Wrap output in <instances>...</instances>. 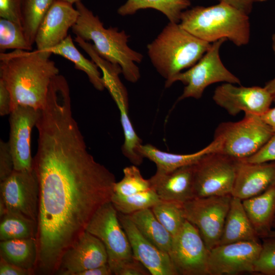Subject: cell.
I'll list each match as a JSON object with an SVG mask.
<instances>
[{
    "label": "cell",
    "mask_w": 275,
    "mask_h": 275,
    "mask_svg": "<svg viewBox=\"0 0 275 275\" xmlns=\"http://www.w3.org/2000/svg\"><path fill=\"white\" fill-rule=\"evenodd\" d=\"M33 168L39 184L36 268L57 272L66 251L83 233L96 212L111 202L114 175L97 162L72 112L43 114Z\"/></svg>",
    "instance_id": "1"
},
{
    "label": "cell",
    "mask_w": 275,
    "mask_h": 275,
    "mask_svg": "<svg viewBox=\"0 0 275 275\" xmlns=\"http://www.w3.org/2000/svg\"><path fill=\"white\" fill-rule=\"evenodd\" d=\"M48 51L15 49L0 53V79L9 90L11 111L18 105L41 110L52 79L59 74Z\"/></svg>",
    "instance_id": "2"
},
{
    "label": "cell",
    "mask_w": 275,
    "mask_h": 275,
    "mask_svg": "<svg viewBox=\"0 0 275 275\" xmlns=\"http://www.w3.org/2000/svg\"><path fill=\"white\" fill-rule=\"evenodd\" d=\"M75 4L79 16L71 28L73 33L86 41H92L98 55L112 64L119 65L127 81L137 82L141 74L135 63H140L143 56L127 45L129 35L123 30L119 31L116 27L105 28L98 16L81 1Z\"/></svg>",
    "instance_id": "3"
},
{
    "label": "cell",
    "mask_w": 275,
    "mask_h": 275,
    "mask_svg": "<svg viewBox=\"0 0 275 275\" xmlns=\"http://www.w3.org/2000/svg\"><path fill=\"white\" fill-rule=\"evenodd\" d=\"M179 24L194 36L210 43L225 38L240 47L248 44L250 39L249 15L223 2L186 9L181 14Z\"/></svg>",
    "instance_id": "4"
},
{
    "label": "cell",
    "mask_w": 275,
    "mask_h": 275,
    "mask_svg": "<svg viewBox=\"0 0 275 275\" xmlns=\"http://www.w3.org/2000/svg\"><path fill=\"white\" fill-rule=\"evenodd\" d=\"M211 45L179 23L169 22L147 48L152 64L167 81L194 66Z\"/></svg>",
    "instance_id": "5"
},
{
    "label": "cell",
    "mask_w": 275,
    "mask_h": 275,
    "mask_svg": "<svg viewBox=\"0 0 275 275\" xmlns=\"http://www.w3.org/2000/svg\"><path fill=\"white\" fill-rule=\"evenodd\" d=\"M273 133L260 116L245 114L239 121L221 123L214 139L219 143V153L242 160L255 153Z\"/></svg>",
    "instance_id": "6"
},
{
    "label": "cell",
    "mask_w": 275,
    "mask_h": 275,
    "mask_svg": "<svg viewBox=\"0 0 275 275\" xmlns=\"http://www.w3.org/2000/svg\"><path fill=\"white\" fill-rule=\"evenodd\" d=\"M226 40L223 38L212 43L210 48L194 66L165 81L166 88L177 81L185 85L177 101L187 98L199 99L208 86L216 82L240 84V79L226 68L219 56L220 48Z\"/></svg>",
    "instance_id": "7"
},
{
    "label": "cell",
    "mask_w": 275,
    "mask_h": 275,
    "mask_svg": "<svg viewBox=\"0 0 275 275\" xmlns=\"http://www.w3.org/2000/svg\"><path fill=\"white\" fill-rule=\"evenodd\" d=\"M86 231L104 244L108 256L107 264L113 274L135 258L128 237L119 221L118 211L111 202L102 206L94 214Z\"/></svg>",
    "instance_id": "8"
},
{
    "label": "cell",
    "mask_w": 275,
    "mask_h": 275,
    "mask_svg": "<svg viewBox=\"0 0 275 275\" xmlns=\"http://www.w3.org/2000/svg\"><path fill=\"white\" fill-rule=\"evenodd\" d=\"M231 198L195 197L182 204L185 218L197 228L209 251L219 243Z\"/></svg>",
    "instance_id": "9"
},
{
    "label": "cell",
    "mask_w": 275,
    "mask_h": 275,
    "mask_svg": "<svg viewBox=\"0 0 275 275\" xmlns=\"http://www.w3.org/2000/svg\"><path fill=\"white\" fill-rule=\"evenodd\" d=\"M238 161L219 152L203 156L194 164L195 197L231 196Z\"/></svg>",
    "instance_id": "10"
},
{
    "label": "cell",
    "mask_w": 275,
    "mask_h": 275,
    "mask_svg": "<svg viewBox=\"0 0 275 275\" xmlns=\"http://www.w3.org/2000/svg\"><path fill=\"white\" fill-rule=\"evenodd\" d=\"M209 253L198 230L186 220L173 236L168 254L178 274L209 275Z\"/></svg>",
    "instance_id": "11"
},
{
    "label": "cell",
    "mask_w": 275,
    "mask_h": 275,
    "mask_svg": "<svg viewBox=\"0 0 275 275\" xmlns=\"http://www.w3.org/2000/svg\"><path fill=\"white\" fill-rule=\"evenodd\" d=\"M262 248L260 241L218 244L209 251V275H233L254 272Z\"/></svg>",
    "instance_id": "12"
},
{
    "label": "cell",
    "mask_w": 275,
    "mask_h": 275,
    "mask_svg": "<svg viewBox=\"0 0 275 275\" xmlns=\"http://www.w3.org/2000/svg\"><path fill=\"white\" fill-rule=\"evenodd\" d=\"M1 198L7 212L21 213L37 222L39 184L33 168L31 171L14 170L1 182Z\"/></svg>",
    "instance_id": "13"
},
{
    "label": "cell",
    "mask_w": 275,
    "mask_h": 275,
    "mask_svg": "<svg viewBox=\"0 0 275 275\" xmlns=\"http://www.w3.org/2000/svg\"><path fill=\"white\" fill-rule=\"evenodd\" d=\"M40 113V109L18 105L13 108L10 114L8 143L15 170L31 171L33 169L31 134Z\"/></svg>",
    "instance_id": "14"
},
{
    "label": "cell",
    "mask_w": 275,
    "mask_h": 275,
    "mask_svg": "<svg viewBox=\"0 0 275 275\" xmlns=\"http://www.w3.org/2000/svg\"><path fill=\"white\" fill-rule=\"evenodd\" d=\"M212 98L217 105L232 116L244 112L261 116L270 108L273 102L265 87L236 86L229 82L217 86Z\"/></svg>",
    "instance_id": "15"
},
{
    "label": "cell",
    "mask_w": 275,
    "mask_h": 275,
    "mask_svg": "<svg viewBox=\"0 0 275 275\" xmlns=\"http://www.w3.org/2000/svg\"><path fill=\"white\" fill-rule=\"evenodd\" d=\"M107 262L103 242L85 231L63 254L57 273L77 275L81 271L106 265Z\"/></svg>",
    "instance_id": "16"
},
{
    "label": "cell",
    "mask_w": 275,
    "mask_h": 275,
    "mask_svg": "<svg viewBox=\"0 0 275 275\" xmlns=\"http://www.w3.org/2000/svg\"><path fill=\"white\" fill-rule=\"evenodd\" d=\"M118 216L129 239L133 257L151 275H178L168 253L147 240L127 215L118 212Z\"/></svg>",
    "instance_id": "17"
},
{
    "label": "cell",
    "mask_w": 275,
    "mask_h": 275,
    "mask_svg": "<svg viewBox=\"0 0 275 275\" xmlns=\"http://www.w3.org/2000/svg\"><path fill=\"white\" fill-rule=\"evenodd\" d=\"M120 74L119 71L115 70L105 71L102 73V78L105 88L108 91L120 112L124 138L122 152L133 164L138 166L142 163L144 158L138 151L142 140L137 134L130 119L128 93L119 78Z\"/></svg>",
    "instance_id": "18"
},
{
    "label": "cell",
    "mask_w": 275,
    "mask_h": 275,
    "mask_svg": "<svg viewBox=\"0 0 275 275\" xmlns=\"http://www.w3.org/2000/svg\"><path fill=\"white\" fill-rule=\"evenodd\" d=\"M72 5L60 0L54 2L38 29L35 40L37 50L49 51L68 36L79 16Z\"/></svg>",
    "instance_id": "19"
},
{
    "label": "cell",
    "mask_w": 275,
    "mask_h": 275,
    "mask_svg": "<svg viewBox=\"0 0 275 275\" xmlns=\"http://www.w3.org/2000/svg\"><path fill=\"white\" fill-rule=\"evenodd\" d=\"M275 185V161L252 163L239 160L231 196L241 200Z\"/></svg>",
    "instance_id": "20"
},
{
    "label": "cell",
    "mask_w": 275,
    "mask_h": 275,
    "mask_svg": "<svg viewBox=\"0 0 275 275\" xmlns=\"http://www.w3.org/2000/svg\"><path fill=\"white\" fill-rule=\"evenodd\" d=\"M194 164L168 173L156 172L149 179L152 188L160 200L184 203L195 198Z\"/></svg>",
    "instance_id": "21"
},
{
    "label": "cell",
    "mask_w": 275,
    "mask_h": 275,
    "mask_svg": "<svg viewBox=\"0 0 275 275\" xmlns=\"http://www.w3.org/2000/svg\"><path fill=\"white\" fill-rule=\"evenodd\" d=\"M219 147V142L214 139L203 149L190 154L164 152L150 144H142L139 146L138 151L143 158H146L155 164L156 173H164L182 167L194 164L207 154L218 152Z\"/></svg>",
    "instance_id": "22"
},
{
    "label": "cell",
    "mask_w": 275,
    "mask_h": 275,
    "mask_svg": "<svg viewBox=\"0 0 275 275\" xmlns=\"http://www.w3.org/2000/svg\"><path fill=\"white\" fill-rule=\"evenodd\" d=\"M242 203L257 234L261 238L265 237L272 229L275 218V185Z\"/></svg>",
    "instance_id": "23"
},
{
    "label": "cell",
    "mask_w": 275,
    "mask_h": 275,
    "mask_svg": "<svg viewBox=\"0 0 275 275\" xmlns=\"http://www.w3.org/2000/svg\"><path fill=\"white\" fill-rule=\"evenodd\" d=\"M260 241L244 209L242 200L232 196L219 244Z\"/></svg>",
    "instance_id": "24"
},
{
    "label": "cell",
    "mask_w": 275,
    "mask_h": 275,
    "mask_svg": "<svg viewBox=\"0 0 275 275\" xmlns=\"http://www.w3.org/2000/svg\"><path fill=\"white\" fill-rule=\"evenodd\" d=\"M127 215L147 240L169 253L173 236L158 221L151 208L140 210Z\"/></svg>",
    "instance_id": "25"
},
{
    "label": "cell",
    "mask_w": 275,
    "mask_h": 275,
    "mask_svg": "<svg viewBox=\"0 0 275 275\" xmlns=\"http://www.w3.org/2000/svg\"><path fill=\"white\" fill-rule=\"evenodd\" d=\"M1 257L21 268L35 270L38 260L36 238L1 241Z\"/></svg>",
    "instance_id": "26"
},
{
    "label": "cell",
    "mask_w": 275,
    "mask_h": 275,
    "mask_svg": "<svg viewBox=\"0 0 275 275\" xmlns=\"http://www.w3.org/2000/svg\"><path fill=\"white\" fill-rule=\"evenodd\" d=\"M190 5L191 0H127L117 13L125 16L133 15L141 9L151 8L163 14L169 22L179 23L182 12Z\"/></svg>",
    "instance_id": "27"
},
{
    "label": "cell",
    "mask_w": 275,
    "mask_h": 275,
    "mask_svg": "<svg viewBox=\"0 0 275 275\" xmlns=\"http://www.w3.org/2000/svg\"><path fill=\"white\" fill-rule=\"evenodd\" d=\"M52 54L61 56L73 63L75 68L84 72L94 88L102 91L105 89L98 66L93 61L86 58L74 45L70 35L49 51Z\"/></svg>",
    "instance_id": "28"
},
{
    "label": "cell",
    "mask_w": 275,
    "mask_h": 275,
    "mask_svg": "<svg viewBox=\"0 0 275 275\" xmlns=\"http://www.w3.org/2000/svg\"><path fill=\"white\" fill-rule=\"evenodd\" d=\"M37 222L19 213L8 211L1 218V241L36 238Z\"/></svg>",
    "instance_id": "29"
},
{
    "label": "cell",
    "mask_w": 275,
    "mask_h": 275,
    "mask_svg": "<svg viewBox=\"0 0 275 275\" xmlns=\"http://www.w3.org/2000/svg\"><path fill=\"white\" fill-rule=\"evenodd\" d=\"M56 0H22V27L30 45L35 43L38 29Z\"/></svg>",
    "instance_id": "30"
},
{
    "label": "cell",
    "mask_w": 275,
    "mask_h": 275,
    "mask_svg": "<svg viewBox=\"0 0 275 275\" xmlns=\"http://www.w3.org/2000/svg\"><path fill=\"white\" fill-rule=\"evenodd\" d=\"M182 204L160 200L151 208L156 218L173 236L179 232L186 221Z\"/></svg>",
    "instance_id": "31"
},
{
    "label": "cell",
    "mask_w": 275,
    "mask_h": 275,
    "mask_svg": "<svg viewBox=\"0 0 275 275\" xmlns=\"http://www.w3.org/2000/svg\"><path fill=\"white\" fill-rule=\"evenodd\" d=\"M160 200L151 188L148 190L128 196L113 194L111 203L118 212L128 215L147 208H151Z\"/></svg>",
    "instance_id": "32"
},
{
    "label": "cell",
    "mask_w": 275,
    "mask_h": 275,
    "mask_svg": "<svg viewBox=\"0 0 275 275\" xmlns=\"http://www.w3.org/2000/svg\"><path fill=\"white\" fill-rule=\"evenodd\" d=\"M31 50L32 46L29 43L23 27L13 21L0 19V50L7 49Z\"/></svg>",
    "instance_id": "33"
},
{
    "label": "cell",
    "mask_w": 275,
    "mask_h": 275,
    "mask_svg": "<svg viewBox=\"0 0 275 275\" xmlns=\"http://www.w3.org/2000/svg\"><path fill=\"white\" fill-rule=\"evenodd\" d=\"M136 166L133 164L123 169V178L115 184L114 194L128 196L152 188L150 179H145Z\"/></svg>",
    "instance_id": "34"
},
{
    "label": "cell",
    "mask_w": 275,
    "mask_h": 275,
    "mask_svg": "<svg viewBox=\"0 0 275 275\" xmlns=\"http://www.w3.org/2000/svg\"><path fill=\"white\" fill-rule=\"evenodd\" d=\"M262 248L255 264L254 272L275 275V238H263Z\"/></svg>",
    "instance_id": "35"
},
{
    "label": "cell",
    "mask_w": 275,
    "mask_h": 275,
    "mask_svg": "<svg viewBox=\"0 0 275 275\" xmlns=\"http://www.w3.org/2000/svg\"><path fill=\"white\" fill-rule=\"evenodd\" d=\"M22 0H0V17L22 26Z\"/></svg>",
    "instance_id": "36"
},
{
    "label": "cell",
    "mask_w": 275,
    "mask_h": 275,
    "mask_svg": "<svg viewBox=\"0 0 275 275\" xmlns=\"http://www.w3.org/2000/svg\"><path fill=\"white\" fill-rule=\"evenodd\" d=\"M241 160L252 163L275 161V132L255 153Z\"/></svg>",
    "instance_id": "37"
},
{
    "label": "cell",
    "mask_w": 275,
    "mask_h": 275,
    "mask_svg": "<svg viewBox=\"0 0 275 275\" xmlns=\"http://www.w3.org/2000/svg\"><path fill=\"white\" fill-rule=\"evenodd\" d=\"M12 155L8 142L0 141V181L9 176L14 171Z\"/></svg>",
    "instance_id": "38"
},
{
    "label": "cell",
    "mask_w": 275,
    "mask_h": 275,
    "mask_svg": "<svg viewBox=\"0 0 275 275\" xmlns=\"http://www.w3.org/2000/svg\"><path fill=\"white\" fill-rule=\"evenodd\" d=\"M35 271L24 269L11 264L1 257L0 275H30Z\"/></svg>",
    "instance_id": "39"
},
{
    "label": "cell",
    "mask_w": 275,
    "mask_h": 275,
    "mask_svg": "<svg viewBox=\"0 0 275 275\" xmlns=\"http://www.w3.org/2000/svg\"><path fill=\"white\" fill-rule=\"evenodd\" d=\"M11 112V95L4 82L0 79V115L4 116L10 114Z\"/></svg>",
    "instance_id": "40"
},
{
    "label": "cell",
    "mask_w": 275,
    "mask_h": 275,
    "mask_svg": "<svg viewBox=\"0 0 275 275\" xmlns=\"http://www.w3.org/2000/svg\"><path fill=\"white\" fill-rule=\"evenodd\" d=\"M147 269L135 258L120 271L119 275H149Z\"/></svg>",
    "instance_id": "41"
},
{
    "label": "cell",
    "mask_w": 275,
    "mask_h": 275,
    "mask_svg": "<svg viewBox=\"0 0 275 275\" xmlns=\"http://www.w3.org/2000/svg\"><path fill=\"white\" fill-rule=\"evenodd\" d=\"M225 3L238 11L249 15L253 8L254 0H218Z\"/></svg>",
    "instance_id": "42"
},
{
    "label": "cell",
    "mask_w": 275,
    "mask_h": 275,
    "mask_svg": "<svg viewBox=\"0 0 275 275\" xmlns=\"http://www.w3.org/2000/svg\"><path fill=\"white\" fill-rule=\"evenodd\" d=\"M113 274L112 270L108 264L81 271L77 275H111Z\"/></svg>",
    "instance_id": "43"
},
{
    "label": "cell",
    "mask_w": 275,
    "mask_h": 275,
    "mask_svg": "<svg viewBox=\"0 0 275 275\" xmlns=\"http://www.w3.org/2000/svg\"><path fill=\"white\" fill-rule=\"evenodd\" d=\"M260 117L271 128L273 132H275V107L270 108Z\"/></svg>",
    "instance_id": "44"
},
{
    "label": "cell",
    "mask_w": 275,
    "mask_h": 275,
    "mask_svg": "<svg viewBox=\"0 0 275 275\" xmlns=\"http://www.w3.org/2000/svg\"><path fill=\"white\" fill-rule=\"evenodd\" d=\"M264 87L270 93L273 102L275 103V77L266 82Z\"/></svg>",
    "instance_id": "45"
},
{
    "label": "cell",
    "mask_w": 275,
    "mask_h": 275,
    "mask_svg": "<svg viewBox=\"0 0 275 275\" xmlns=\"http://www.w3.org/2000/svg\"><path fill=\"white\" fill-rule=\"evenodd\" d=\"M7 212V209L6 207V205L1 198L0 199V216L1 218L3 217Z\"/></svg>",
    "instance_id": "46"
},
{
    "label": "cell",
    "mask_w": 275,
    "mask_h": 275,
    "mask_svg": "<svg viewBox=\"0 0 275 275\" xmlns=\"http://www.w3.org/2000/svg\"><path fill=\"white\" fill-rule=\"evenodd\" d=\"M266 237L275 238V229H272L271 230H270L268 232V233L266 235V236L264 238H266Z\"/></svg>",
    "instance_id": "47"
},
{
    "label": "cell",
    "mask_w": 275,
    "mask_h": 275,
    "mask_svg": "<svg viewBox=\"0 0 275 275\" xmlns=\"http://www.w3.org/2000/svg\"><path fill=\"white\" fill-rule=\"evenodd\" d=\"M272 48L274 54L275 55V33H274L272 36Z\"/></svg>",
    "instance_id": "48"
},
{
    "label": "cell",
    "mask_w": 275,
    "mask_h": 275,
    "mask_svg": "<svg viewBox=\"0 0 275 275\" xmlns=\"http://www.w3.org/2000/svg\"><path fill=\"white\" fill-rule=\"evenodd\" d=\"M62 1H64L69 3H70L71 4H76V3L81 1V0H60Z\"/></svg>",
    "instance_id": "49"
},
{
    "label": "cell",
    "mask_w": 275,
    "mask_h": 275,
    "mask_svg": "<svg viewBox=\"0 0 275 275\" xmlns=\"http://www.w3.org/2000/svg\"><path fill=\"white\" fill-rule=\"evenodd\" d=\"M267 1H269V0H254V3L255 2H266Z\"/></svg>",
    "instance_id": "50"
},
{
    "label": "cell",
    "mask_w": 275,
    "mask_h": 275,
    "mask_svg": "<svg viewBox=\"0 0 275 275\" xmlns=\"http://www.w3.org/2000/svg\"><path fill=\"white\" fill-rule=\"evenodd\" d=\"M275 229V218L274 219L273 224H272V229Z\"/></svg>",
    "instance_id": "51"
},
{
    "label": "cell",
    "mask_w": 275,
    "mask_h": 275,
    "mask_svg": "<svg viewBox=\"0 0 275 275\" xmlns=\"http://www.w3.org/2000/svg\"><path fill=\"white\" fill-rule=\"evenodd\" d=\"M58 76H62V75H58Z\"/></svg>",
    "instance_id": "52"
}]
</instances>
